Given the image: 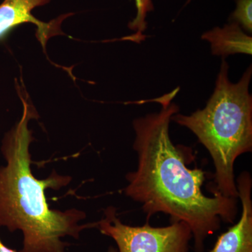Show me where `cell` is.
Segmentation results:
<instances>
[{
  "label": "cell",
  "instance_id": "8",
  "mask_svg": "<svg viewBox=\"0 0 252 252\" xmlns=\"http://www.w3.org/2000/svg\"><path fill=\"white\" fill-rule=\"evenodd\" d=\"M135 1L137 14L135 18L128 23L129 29L135 32V33L125 36L122 40L133 41L140 44L147 37L144 34L147 28L146 18L149 12L154 11V6L152 0H135Z\"/></svg>",
  "mask_w": 252,
  "mask_h": 252
},
{
  "label": "cell",
  "instance_id": "1",
  "mask_svg": "<svg viewBox=\"0 0 252 252\" xmlns=\"http://www.w3.org/2000/svg\"><path fill=\"white\" fill-rule=\"evenodd\" d=\"M176 89L154 99L162 105L159 112L147 114L133 122V149L137 154V168L126 175V196L142 204L147 222L157 213L169 215L170 222L189 225L196 252H204L207 237L220 229V222L234 223L238 200L212 192L203 193L205 172L190 169L186 158L190 152L172 143L169 134L171 118L179 112L172 102Z\"/></svg>",
  "mask_w": 252,
  "mask_h": 252
},
{
  "label": "cell",
  "instance_id": "7",
  "mask_svg": "<svg viewBox=\"0 0 252 252\" xmlns=\"http://www.w3.org/2000/svg\"><path fill=\"white\" fill-rule=\"evenodd\" d=\"M202 39L210 43L214 56L223 59L236 54L252 55V36L244 32L235 22L206 32L202 35Z\"/></svg>",
  "mask_w": 252,
  "mask_h": 252
},
{
  "label": "cell",
  "instance_id": "6",
  "mask_svg": "<svg viewBox=\"0 0 252 252\" xmlns=\"http://www.w3.org/2000/svg\"><path fill=\"white\" fill-rule=\"evenodd\" d=\"M242 212L238 223L217 238L209 252H252V180L248 172H242L235 180Z\"/></svg>",
  "mask_w": 252,
  "mask_h": 252
},
{
  "label": "cell",
  "instance_id": "12",
  "mask_svg": "<svg viewBox=\"0 0 252 252\" xmlns=\"http://www.w3.org/2000/svg\"><path fill=\"white\" fill-rule=\"evenodd\" d=\"M190 1V0H189V1H188V3H189V1Z\"/></svg>",
  "mask_w": 252,
  "mask_h": 252
},
{
  "label": "cell",
  "instance_id": "9",
  "mask_svg": "<svg viewBox=\"0 0 252 252\" xmlns=\"http://www.w3.org/2000/svg\"><path fill=\"white\" fill-rule=\"evenodd\" d=\"M236 9L230 18L232 22L239 26L248 32H252V0H235Z\"/></svg>",
  "mask_w": 252,
  "mask_h": 252
},
{
  "label": "cell",
  "instance_id": "2",
  "mask_svg": "<svg viewBox=\"0 0 252 252\" xmlns=\"http://www.w3.org/2000/svg\"><path fill=\"white\" fill-rule=\"evenodd\" d=\"M19 96L22 117L1 142V152L6 163L0 165V227L22 232L20 252H67L68 244L63 238L79 239L83 230L97 227V222L80 224L85 212L75 208L60 211L49 207L46 190H59L72 178L55 170L44 180L33 175L30 146L34 137L28 124L38 115L24 95Z\"/></svg>",
  "mask_w": 252,
  "mask_h": 252
},
{
  "label": "cell",
  "instance_id": "10",
  "mask_svg": "<svg viewBox=\"0 0 252 252\" xmlns=\"http://www.w3.org/2000/svg\"><path fill=\"white\" fill-rule=\"evenodd\" d=\"M0 252H17L12 249L8 248L6 245H5L4 243L1 241V238H0Z\"/></svg>",
  "mask_w": 252,
  "mask_h": 252
},
{
  "label": "cell",
  "instance_id": "3",
  "mask_svg": "<svg viewBox=\"0 0 252 252\" xmlns=\"http://www.w3.org/2000/svg\"><path fill=\"white\" fill-rule=\"evenodd\" d=\"M229 65L222 59L215 89L206 107L190 115L175 114L171 120L189 129L208 151L215 167L212 192L238 198L235 160L252 151V96L249 91L252 67L238 83L228 79Z\"/></svg>",
  "mask_w": 252,
  "mask_h": 252
},
{
  "label": "cell",
  "instance_id": "4",
  "mask_svg": "<svg viewBox=\"0 0 252 252\" xmlns=\"http://www.w3.org/2000/svg\"><path fill=\"white\" fill-rule=\"evenodd\" d=\"M96 228L114 240L118 252H189L192 239L191 230L185 222L165 227H152L149 222L132 226L122 223L114 207L104 210L103 218L97 222Z\"/></svg>",
  "mask_w": 252,
  "mask_h": 252
},
{
  "label": "cell",
  "instance_id": "11",
  "mask_svg": "<svg viewBox=\"0 0 252 252\" xmlns=\"http://www.w3.org/2000/svg\"><path fill=\"white\" fill-rule=\"evenodd\" d=\"M107 252H118L117 249L113 248V247H110L107 250Z\"/></svg>",
  "mask_w": 252,
  "mask_h": 252
},
{
  "label": "cell",
  "instance_id": "5",
  "mask_svg": "<svg viewBox=\"0 0 252 252\" xmlns=\"http://www.w3.org/2000/svg\"><path fill=\"white\" fill-rule=\"evenodd\" d=\"M52 0H4L0 4V41L3 40L13 30L23 23L36 25V36L44 51L46 42L52 36L63 34L61 23L70 14L60 16L49 23L36 19L32 11L49 4Z\"/></svg>",
  "mask_w": 252,
  "mask_h": 252
}]
</instances>
